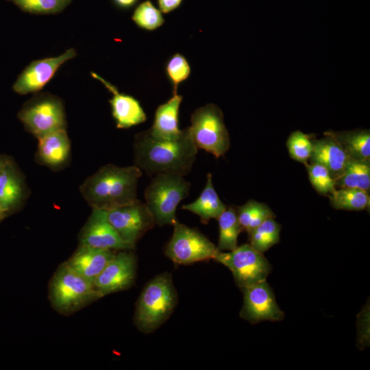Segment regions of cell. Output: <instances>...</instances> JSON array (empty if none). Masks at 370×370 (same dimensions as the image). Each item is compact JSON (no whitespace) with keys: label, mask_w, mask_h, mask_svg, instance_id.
<instances>
[{"label":"cell","mask_w":370,"mask_h":370,"mask_svg":"<svg viewBox=\"0 0 370 370\" xmlns=\"http://www.w3.org/2000/svg\"><path fill=\"white\" fill-rule=\"evenodd\" d=\"M197 152L187 127L179 138L172 140L156 138L148 130L135 135L134 165L149 175L184 176L190 172Z\"/></svg>","instance_id":"1"},{"label":"cell","mask_w":370,"mask_h":370,"mask_svg":"<svg viewBox=\"0 0 370 370\" xmlns=\"http://www.w3.org/2000/svg\"><path fill=\"white\" fill-rule=\"evenodd\" d=\"M143 171L136 166L108 164L87 177L79 191L92 208L109 210L137 199V187Z\"/></svg>","instance_id":"2"},{"label":"cell","mask_w":370,"mask_h":370,"mask_svg":"<svg viewBox=\"0 0 370 370\" xmlns=\"http://www.w3.org/2000/svg\"><path fill=\"white\" fill-rule=\"evenodd\" d=\"M177 302V294L170 273L156 275L144 286L137 300L134 323L149 334L157 330L170 317Z\"/></svg>","instance_id":"3"},{"label":"cell","mask_w":370,"mask_h":370,"mask_svg":"<svg viewBox=\"0 0 370 370\" xmlns=\"http://www.w3.org/2000/svg\"><path fill=\"white\" fill-rule=\"evenodd\" d=\"M190 187V183L184 176L169 173L154 175L145 188V204L156 225H173L177 221L176 209L188 195Z\"/></svg>","instance_id":"4"},{"label":"cell","mask_w":370,"mask_h":370,"mask_svg":"<svg viewBox=\"0 0 370 370\" xmlns=\"http://www.w3.org/2000/svg\"><path fill=\"white\" fill-rule=\"evenodd\" d=\"M187 128L198 149H204L219 158L230 149V138L223 114L214 103L197 108L190 115V125Z\"/></svg>","instance_id":"5"},{"label":"cell","mask_w":370,"mask_h":370,"mask_svg":"<svg viewBox=\"0 0 370 370\" xmlns=\"http://www.w3.org/2000/svg\"><path fill=\"white\" fill-rule=\"evenodd\" d=\"M49 297L53 306L64 313L75 311L103 296L92 283L64 262L51 279Z\"/></svg>","instance_id":"6"},{"label":"cell","mask_w":370,"mask_h":370,"mask_svg":"<svg viewBox=\"0 0 370 370\" xmlns=\"http://www.w3.org/2000/svg\"><path fill=\"white\" fill-rule=\"evenodd\" d=\"M172 236L164 253L177 264H190L197 262L214 260L220 251L217 247L198 230L176 221Z\"/></svg>","instance_id":"7"},{"label":"cell","mask_w":370,"mask_h":370,"mask_svg":"<svg viewBox=\"0 0 370 370\" xmlns=\"http://www.w3.org/2000/svg\"><path fill=\"white\" fill-rule=\"evenodd\" d=\"M214 260L230 270L241 291L265 281L271 271V265L263 254L248 243L238 246L230 252L220 251Z\"/></svg>","instance_id":"8"},{"label":"cell","mask_w":370,"mask_h":370,"mask_svg":"<svg viewBox=\"0 0 370 370\" xmlns=\"http://www.w3.org/2000/svg\"><path fill=\"white\" fill-rule=\"evenodd\" d=\"M18 119L37 138L66 127L62 101L49 94L39 95L27 101L19 111Z\"/></svg>","instance_id":"9"},{"label":"cell","mask_w":370,"mask_h":370,"mask_svg":"<svg viewBox=\"0 0 370 370\" xmlns=\"http://www.w3.org/2000/svg\"><path fill=\"white\" fill-rule=\"evenodd\" d=\"M103 210L109 223L132 249L136 242L156 225L145 202L138 199L131 204Z\"/></svg>","instance_id":"10"},{"label":"cell","mask_w":370,"mask_h":370,"mask_svg":"<svg viewBox=\"0 0 370 370\" xmlns=\"http://www.w3.org/2000/svg\"><path fill=\"white\" fill-rule=\"evenodd\" d=\"M243 304L240 317L251 324L262 321H280L284 312L278 305L275 295L265 281L248 286L242 290Z\"/></svg>","instance_id":"11"},{"label":"cell","mask_w":370,"mask_h":370,"mask_svg":"<svg viewBox=\"0 0 370 370\" xmlns=\"http://www.w3.org/2000/svg\"><path fill=\"white\" fill-rule=\"evenodd\" d=\"M136 258L129 250H119L106 264L93 285L103 297L125 290L134 282Z\"/></svg>","instance_id":"12"},{"label":"cell","mask_w":370,"mask_h":370,"mask_svg":"<svg viewBox=\"0 0 370 370\" xmlns=\"http://www.w3.org/2000/svg\"><path fill=\"white\" fill-rule=\"evenodd\" d=\"M75 56V50L71 48L58 56L32 62L14 83V91L19 95H26L40 90L53 77L60 66Z\"/></svg>","instance_id":"13"},{"label":"cell","mask_w":370,"mask_h":370,"mask_svg":"<svg viewBox=\"0 0 370 370\" xmlns=\"http://www.w3.org/2000/svg\"><path fill=\"white\" fill-rule=\"evenodd\" d=\"M80 245L114 251L131 250L106 219L105 211L92 208L79 235Z\"/></svg>","instance_id":"14"},{"label":"cell","mask_w":370,"mask_h":370,"mask_svg":"<svg viewBox=\"0 0 370 370\" xmlns=\"http://www.w3.org/2000/svg\"><path fill=\"white\" fill-rule=\"evenodd\" d=\"M92 75L103 83L112 94V97L109 101L111 106L112 114L115 120L117 128H130L147 120L146 114L140 102L136 98L119 92L114 85L105 80L98 74L92 73Z\"/></svg>","instance_id":"15"},{"label":"cell","mask_w":370,"mask_h":370,"mask_svg":"<svg viewBox=\"0 0 370 370\" xmlns=\"http://www.w3.org/2000/svg\"><path fill=\"white\" fill-rule=\"evenodd\" d=\"M114 254L112 249L80 245L66 263L93 284Z\"/></svg>","instance_id":"16"},{"label":"cell","mask_w":370,"mask_h":370,"mask_svg":"<svg viewBox=\"0 0 370 370\" xmlns=\"http://www.w3.org/2000/svg\"><path fill=\"white\" fill-rule=\"evenodd\" d=\"M350 157L331 136L325 134L320 139H312L310 162L325 166L332 177H337L345 168Z\"/></svg>","instance_id":"17"},{"label":"cell","mask_w":370,"mask_h":370,"mask_svg":"<svg viewBox=\"0 0 370 370\" xmlns=\"http://www.w3.org/2000/svg\"><path fill=\"white\" fill-rule=\"evenodd\" d=\"M182 101V95L173 94L171 98L156 108L153 125L148 129L153 137L172 140L182 136L183 130L179 128L178 120Z\"/></svg>","instance_id":"18"},{"label":"cell","mask_w":370,"mask_h":370,"mask_svg":"<svg viewBox=\"0 0 370 370\" xmlns=\"http://www.w3.org/2000/svg\"><path fill=\"white\" fill-rule=\"evenodd\" d=\"M38 140L37 157L42 164L57 168L68 160L71 144L66 128L48 133Z\"/></svg>","instance_id":"19"},{"label":"cell","mask_w":370,"mask_h":370,"mask_svg":"<svg viewBox=\"0 0 370 370\" xmlns=\"http://www.w3.org/2000/svg\"><path fill=\"white\" fill-rule=\"evenodd\" d=\"M25 195L26 186L23 175L10 159L0 172V206L7 213L18 208Z\"/></svg>","instance_id":"20"},{"label":"cell","mask_w":370,"mask_h":370,"mask_svg":"<svg viewBox=\"0 0 370 370\" xmlns=\"http://www.w3.org/2000/svg\"><path fill=\"white\" fill-rule=\"evenodd\" d=\"M182 208L199 216L204 224H208L212 219H217L227 208L213 186L212 175L210 173L206 175L205 187L198 198L192 203L183 205Z\"/></svg>","instance_id":"21"},{"label":"cell","mask_w":370,"mask_h":370,"mask_svg":"<svg viewBox=\"0 0 370 370\" xmlns=\"http://www.w3.org/2000/svg\"><path fill=\"white\" fill-rule=\"evenodd\" d=\"M324 134L332 136L350 158L370 160V131L357 129L348 131H327Z\"/></svg>","instance_id":"22"},{"label":"cell","mask_w":370,"mask_h":370,"mask_svg":"<svg viewBox=\"0 0 370 370\" xmlns=\"http://www.w3.org/2000/svg\"><path fill=\"white\" fill-rule=\"evenodd\" d=\"M334 180L338 188L370 189V160L350 158L343 171Z\"/></svg>","instance_id":"23"},{"label":"cell","mask_w":370,"mask_h":370,"mask_svg":"<svg viewBox=\"0 0 370 370\" xmlns=\"http://www.w3.org/2000/svg\"><path fill=\"white\" fill-rule=\"evenodd\" d=\"M217 219L219 228L218 249L229 251L234 249L238 247V236L243 232L236 208L227 207Z\"/></svg>","instance_id":"24"},{"label":"cell","mask_w":370,"mask_h":370,"mask_svg":"<svg viewBox=\"0 0 370 370\" xmlns=\"http://www.w3.org/2000/svg\"><path fill=\"white\" fill-rule=\"evenodd\" d=\"M331 206L337 210H363L369 208V192L359 188H339L329 194Z\"/></svg>","instance_id":"25"},{"label":"cell","mask_w":370,"mask_h":370,"mask_svg":"<svg viewBox=\"0 0 370 370\" xmlns=\"http://www.w3.org/2000/svg\"><path fill=\"white\" fill-rule=\"evenodd\" d=\"M238 222L247 234L265 220L275 218V214L265 204L249 200L236 208Z\"/></svg>","instance_id":"26"},{"label":"cell","mask_w":370,"mask_h":370,"mask_svg":"<svg viewBox=\"0 0 370 370\" xmlns=\"http://www.w3.org/2000/svg\"><path fill=\"white\" fill-rule=\"evenodd\" d=\"M270 218L248 233L249 245L263 254L280 241L281 225Z\"/></svg>","instance_id":"27"},{"label":"cell","mask_w":370,"mask_h":370,"mask_svg":"<svg viewBox=\"0 0 370 370\" xmlns=\"http://www.w3.org/2000/svg\"><path fill=\"white\" fill-rule=\"evenodd\" d=\"M132 19L138 27L147 31H153L164 23L162 13L149 0L143 1L136 7Z\"/></svg>","instance_id":"28"},{"label":"cell","mask_w":370,"mask_h":370,"mask_svg":"<svg viewBox=\"0 0 370 370\" xmlns=\"http://www.w3.org/2000/svg\"><path fill=\"white\" fill-rule=\"evenodd\" d=\"M290 156L296 161L306 165L312 150V137L296 130L292 132L286 141Z\"/></svg>","instance_id":"29"},{"label":"cell","mask_w":370,"mask_h":370,"mask_svg":"<svg viewBox=\"0 0 370 370\" xmlns=\"http://www.w3.org/2000/svg\"><path fill=\"white\" fill-rule=\"evenodd\" d=\"M166 75L173 86V94L177 93L178 85L189 77L191 69L186 58L181 53L173 54L165 66Z\"/></svg>","instance_id":"30"},{"label":"cell","mask_w":370,"mask_h":370,"mask_svg":"<svg viewBox=\"0 0 370 370\" xmlns=\"http://www.w3.org/2000/svg\"><path fill=\"white\" fill-rule=\"evenodd\" d=\"M306 166L309 180L317 193L328 195L336 189L334 180L325 166L313 162L307 164Z\"/></svg>","instance_id":"31"},{"label":"cell","mask_w":370,"mask_h":370,"mask_svg":"<svg viewBox=\"0 0 370 370\" xmlns=\"http://www.w3.org/2000/svg\"><path fill=\"white\" fill-rule=\"evenodd\" d=\"M24 11L38 14H53L62 10L71 0H13Z\"/></svg>","instance_id":"32"},{"label":"cell","mask_w":370,"mask_h":370,"mask_svg":"<svg viewBox=\"0 0 370 370\" xmlns=\"http://www.w3.org/2000/svg\"><path fill=\"white\" fill-rule=\"evenodd\" d=\"M182 0H158L159 10L162 13H169L180 7Z\"/></svg>","instance_id":"33"},{"label":"cell","mask_w":370,"mask_h":370,"mask_svg":"<svg viewBox=\"0 0 370 370\" xmlns=\"http://www.w3.org/2000/svg\"><path fill=\"white\" fill-rule=\"evenodd\" d=\"M137 0H115L116 3L123 8H128L133 5Z\"/></svg>","instance_id":"34"},{"label":"cell","mask_w":370,"mask_h":370,"mask_svg":"<svg viewBox=\"0 0 370 370\" xmlns=\"http://www.w3.org/2000/svg\"><path fill=\"white\" fill-rule=\"evenodd\" d=\"M10 158L0 156V172L4 167V166L7 164V162L9 161Z\"/></svg>","instance_id":"35"},{"label":"cell","mask_w":370,"mask_h":370,"mask_svg":"<svg viewBox=\"0 0 370 370\" xmlns=\"http://www.w3.org/2000/svg\"><path fill=\"white\" fill-rule=\"evenodd\" d=\"M5 214V212H4V210H3L1 206H0V219H1L4 216Z\"/></svg>","instance_id":"36"}]
</instances>
